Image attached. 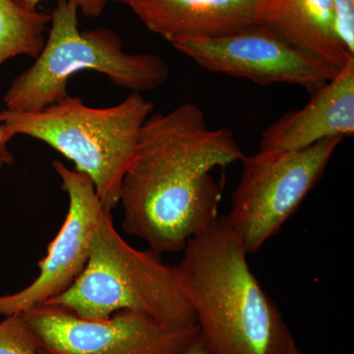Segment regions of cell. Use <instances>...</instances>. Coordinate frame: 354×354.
Segmentation results:
<instances>
[{
    "mask_svg": "<svg viewBox=\"0 0 354 354\" xmlns=\"http://www.w3.org/2000/svg\"><path fill=\"white\" fill-rule=\"evenodd\" d=\"M244 157L234 133L209 128L193 102L151 114L121 185L123 232L160 255L183 252L220 216L221 186L212 172Z\"/></svg>",
    "mask_w": 354,
    "mask_h": 354,
    "instance_id": "6da1fadb",
    "label": "cell"
},
{
    "mask_svg": "<svg viewBox=\"0 0 354 354\" xmlns=\"http://www.w3.org/2000/svg\"><path fill=\"white\" fill-rule=\"evenodd\" d=\"M174 265L205 354H283L295 346L225 216L193 236Z\"/></svg>",
    "mask_w": 354,
    "mask_h": 354,
    "instance_id": "7a4b0ae2",
    "label": "cell"
},
{
    "mask_svg": "<svg viewBox=\"0 0 354 354\" xmlns=\"http://www.w3.org/2000/svg\"><path fill=\"white\" fill-rule=\"evenodd\" d=\"M153 104L131 93L109 108H93L82 99L67 97L36 111H0V123L13 137L39 140L75 165L92 180L102 206L120 204L121 185L131 167L140 133Z\"/></svg>",
    "mask_w": 354,
    "mask_h": 354,
    "instance_id": "3957f363",
    "label": "cell"
},
{
    "mask_svg": "<svg viewBox=\"0 0 354 354\" xmlns=\"http://www.w3.org/2000/svg\"><path fill=\"white\" fill-rule=\"evenodd\" d=\"M44 304L88 320L130 311L174 327L196 324L174 266L165 264L152 249L130 245L114 227L109 209L95 228L80 276L68 290Z\"/></svg>",
    "mask_w": 354,
    "mask_h": 354,
    "instance_id": "277c9868",
    "label": "cell"
},
{
    "mask_svg": "<svg viewBox=\"0 0 354 354\" xmlns=\"http://www.w3.org/2000/svg\"><path fill=\"white\" fill-rule=\"evenodd\" d=\"M78 12L74 2L58 0L43 50L4 95L6 109L36 111L57 104L69 97L70 78L83 71L101 73L131 93L155 90L169 79V65L155 53H127L111 30L80 31Z\"/></svg>",
    "mask_w": 354,
    "mask_h": 354,
    "instance_id": "5b68a950",
    "label": "cell"
},
{
    "mask_svg": "<svg viewBox=\"0 0 354 354\" xmlns=\"http://www.w3.org/2000/svg\"><path fill=\"white\" fill-rule=\"evenodd\" d=\"M342 141L328 138L300 150L260 149L243 158L241 180L225 218L248 255L258 252L295 215Z\"/></svg>",
    "mask_w": 354,
    "mask_h": 354,
    "instance_id": "8992f818",
    "label": "cell"
},
{
    "mask_svg": "<svg viewBox=\"0 0 354 354\" xmlns=\"http://www.w3.org/2000/svg\"><path fill=\"white\" fill-rule=\"evenodd\" d=\"M23 314L39 354H181L199 337L197 324L174 327L130 311L88 320L41 304Z\"/></svg>",
    "mask_w": 354,
    "mask_h": 354,
    "instance_id": "52a82bcc",
    "label": "cell"
},
{
    "mask_svg": "<svg viewBox=\"0 0 354 354\" xmlns=\"http://www.w3.org/2000/svg\"><path fill=\"white\" fill-rule=\"evenodd\" d=\"M172 46L207 71L261 86L297 85L310 95L337 74L259 24L216 38L186 39Z\"/></svg>",
    "mask_w": 354,
    "mask_h": 354,
    "instance_id": "ba28073f",
    "label": "cell"
},
{
    "mask_svg": "<svg viewBox=\"0 0 354 354\" xmlns=\"http://www.w3.org/2000/svg\"><path fill=\"white\" fill-rule=\"evenodd\" d=\"M53 167L68 196V211L46 255L39 262L38 277L24 290L0 297L1 315L23 313L73 285L87 264L93 235L106 209L87 176L68 169L60 160H55Z\"/></svg>",
    "mask_w": 354,
    "mask_h": 354,
    "instance_id": "9c48e42d",
    "label": "cell"
},
{
    "mask_svg": "<svg viewBox=\"0 0 354 354\" xmlns=\"http://www.w3.org/2000/svg\"><path fill=\"white\" fill-rule=\"evenodd\" d=\"M304 108L274 121L262 133V150H300L354 133V59L319 88Z\"/></svg>",
    "mask_w": 354,
    "mask_h": 354,
    "instance_id": "30bf717a",
    "label": "cell"
},
{
    "mask_svg": "<svg viewBox=\"0 0 354 354\" xmlns=\"http://www.w3.org/2000/svg\"><path fill=\"white\" fill-rule=\"evenodd\" d=\"M144 25L171 44L257 25V0H130Z\"/></svg>",
    "mask_w": 354,
    "mask_h": 354,
    "instance_id": "8fae6325",
    "label": "cell"
},
{
    "mask_svg": "<svg viewBox=\"0 0 354 354\" xmlns=\"http://www.w3.org/2000/svg\"><path fill=\"white\" fill-rule=\"evenodd\" d=\"M257 20L335 72L354 59L337 34L332 0H257Z\"/></svg>",
    "mask_w": 354,
    "mask_h": 354,
    "instance_id": "7c38bea8",
    "label": "cell"
},
{
    "mask_svg": "<svg viewBox=\"0 0 354 354\" xmlns=\"http://www.w3.org/2000/svg\"><path fill=\"white\" fill-rule=\"evenodd\" d=\"M50 19V13L27 10L14 0H0V66L20 55L38 57Z\"/></svg>",
    "mask_w": 354,
    "mask_h": 354,
    "instance_id": "4fadbf2b",
    "label": "cell"
},
{
    "mask_svg": "<svg viewBox=\"0 0 354 354\" xmlns=\"http://www.w3.org/2000/svg\"><path fill=\"white\" fill-rule=\"evenodd\" d=\"M0 354H39L24 314H12L0 321Z\"/></svg>",
    "mask_w": 354,
    "mask_h": 354,
    "instance_id": "5bb4252c",
    "label": "cell"
},
{
    "mask_svg": "<svg viewBox=\"0 0 354 354\" xmlns=\"http://www.w3.org/2000/svg\"><path fill=\"white\" fill-rule=\"evenodd\" d=\"M337 34L344 48L354 57V0H332Z\"/></svg>",
    "mask_w": 354,
    "mask_h": 354,
    "instance_id": "9a60e30c",
    "label": "cell"
},
{
    "mask_svg": "<svg viewBox=\"0 0 354 354\" xmlns=\"http://www.w3.org/2000/svg\"><path fill=\"white\" fill-rule=\"evenodd\" d=\"M27 10H38V6L44 0H14ZM78 6L79 11L87 17H99L106 8L109 0H69Z\"/></svg>",
    "mask_w": 354,
    "mask_h": 354,
    "instance_id": "2e32d148",
    "label": "cell"
},
{
    "mask_svg": "<svg viewBox=\"0 0 354 354\" xmlns=\"http://www.w3.org/2000/svg\"><path fill=\"white\" fill-rule=\"evenodd\" d=\"M12 139V135L0 123V167L11 165L14 162V155L8 147Z\"/></svg>",
    "mask_w": 354,
    "mask_h": 354,
    "instance_id": "e0dca14e",
    "label": "cell"
},
{
    "mask_svg": "<svg viewBox=\"0 0 354 354\" xmlns=\"http://www.w3.org/2000/svg\"><path fill=\"white\" fill-rule=\"evenodd\" d=\"M181 354H205L204 348H203L202 342H200L199 337L187 351H184Z\"/></svg>",
    "mask_w": 354,
    "mask_h": 354,
    "instance_id": "ac0fdd59",
    "label": "cell"
},
{
    "mask_svg": "<svg viewBox=\"0 0 354 354\" xmlns=\"http://www.w3.org/2000/svg\"><path fill=\"white\" fill-rule=\"evenodd\" d=\"M283 354H302V353L297 348V344H295V346H293L292 348H290Z\"/></svg>",
    "mask_w": 354,
    "mask_h": 354,
    "instance_id": "d6986e66",
    "label": "cell"
},
{
    "mask_svg": "<svg viewBox=\"0 0 354 354\" xmlns=\"http://www.w3.org/2000/svg\"><path fill=\"white\" fill-rule=\"evenodd\" d=\"M109 1H115L120 2V3L128 4L129 3L130 0H109Z\"/></svg>",
    "mask_w": 354,
    "mask_h": 354,
    "instance_id": "ffe728a7",
    "label": "cell"
}]
</instances>
